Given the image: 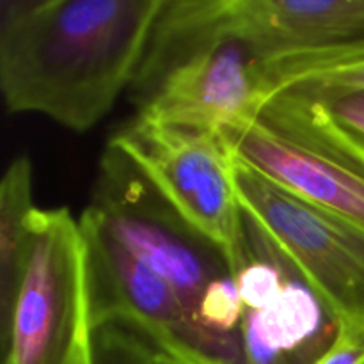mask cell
<instances>
[{
    "label": "cell",
    "mask_w": 364,
    "mask_h": 364,
    "mask_svg": "<svg viewBox=\"0 0 364 364\" xmlns=\"http://www.w3.org/2000/svg\"><path fill=\"white\" fill-rule=\"evenodd\" d=\"M295 84H306L316 89H355L364 87V57L343 66L331 68L320 73L309 75ZM294 85V84H291Z\"/></svg>",
    "instance_id": "obj_14"
},
{
    "label": "cell",
    "mask_w": 364,
    "mask_h": 364,
    "mask_svg": "<svg viewBox=\"0 0 364 364\" xmlns=\"http://www.w3.org/2000/svg\"><path fill=\"white\" fill-rule=\"evenodd\" d=\"M219 135L235 162L364 230V146L308 91L281 89Z\"/></svg>",
    "instance_id": "obj_3"
},
{
    "label": "cell",
    "mask_w": 364,
    "mask_h": 364,
    "mask_svg": "<svg viewBox=\"0 0 364 364\" xmlns=\"http://www.w3.org/2000/svg\"><path fill=\"white\" fill-rule=\"evenodd\" d=\"M166 364H178V363H174V361H173V359H169V358H167V361H166Z\"/></svg>",
    "instance_id": "obj_16"
},
{
    "label": "cell",
    "mask_w": 364,
    "mask_h": 364,
    "mask_svg": "<svg viewBox=\"0 0 364 364\" xmlns=\"http://www.w3.org/2000/svg\"><path fill=\"white\" fill-rule=\"evenodd\" d=\"M109 142L233 262L244 235V212L233 187V160L219 134L135 116Z\"/></svg>",
    "instance_id": "obj_9"
},
{
    "label": "cell",
    "mask_w": 364,
    "mask_h": 364,
    "mask_svg": "<svg viewBox=\"0 0 364 364\" xmlns=\"http://www.w3.org/2000/svg\"><path fill=\"white\" fill-rule=\"evenodd\" d=\"M160 7L162 0H2L7 110L91 130L128 91Z\"/></svg>",
    "instance_id": "obj_1"
},
{
    "label": "cell",
    "mask_w": 364,
    "mask_h": 364,
    "mask_svg": "<svg viewBox=\"0 0 364 364\" xmlns=\"http://www.w3.org/2000/svg\"><path fill=\"white\" fill-rule=\"evenodd\" d=\"M127 92L139 117L213 134L272 95L265 60L231 27L226 0H162Z\"/></svg>",
    "instance_id": "obj_2"
},
{
    "label": "cell",
    "mask_w": 364,
    "mask_h": 364,
    "mask_svg": "<svg viewBox=\"0 0 364 364\" xmlns=\"http://www.w3.org/2000/svg\"><path fill=\"white\" fill-rule=\"evenodd\" d=\"M294 85L308 91L341 130L364 146V87L316 89L306 84Z\"/></svg>",
    "instance_id": "obj_13"
},
{
    "label": "cell",
    "mask_w": 364,
    "mask_h": 364,
    "mask_svg": "<svg viewBox=\"0 0 364 364\" xmlns=\"http://www.w3.org/2000/svg\"><path fill=\"white\" fill-rule=\"evenodd\" d=\"M233 160V159H231ZM242 210L290 258L345 331L364 334V230L233 160Z\"/></svg>",
    "instance_id": "obj_8"
},
{
    "label": "cell",
    "mask_w": 364,
    "mask_h": 364,
    "mask_svg": "<svg viewBox=\"0 0 364 364\" xmlns=\"http://www.w3.org/2000/svg\"><path fill=\"white\" fill-rule=\"evenodd\" d=\"M226 11L265 60L272 95L364 57V0H226Z\"/></svg>",
    "instance_id": "obj_10"
},
{
    "label": "cell",
    "mask_w": 364,
    "mask_h": 364,
    "mask_svg": "<svg viewBox=\"0 0 364 364\" xmlns=\"http://www.w3.org/2000/svg\"><path fill=\"white\" fill-rule=\"evenodd\" d=\"M91 334L80 223L66 208H36L9 327L0 338L4 364H84Z\"/></svg>",
    "instance_id": "obj_4"
},
{
    "label": "cell",
    "mask_w": 364,
    "mask_h": 364,
    "mask_svg": "<svg viewBox=\"0 0 364 364\" xmlns=\"http://www.w3.org/2000/svg\"><path fill=\"white\" fill-rule=\"evenodd\" d=\"M89 208L124 247L176 291L199 326L198 313L210 288L233 276L230 262L110 142L100 159Z\"/></svg>",
    "instance_id": "obj_5"
},
{
    "label": "cell",
    "mask_w": 364,
    "mask_h": 364,
    "mask_svg": "<svg viewBox=\"0 0 364 364\" xmlns=\"http://www.w3.org/2000/svg\"><path fill=\"white\" fill-rule=\"evenodd\" d=\"M148 338L123 322L100 326L91 334V350L84 364H166Z\"/></svg>",
    "instance_id": "obj_12"
},
{
    "label": "cell",
    "mask_w": 364,
    "mask_h": 364,
    "mask_svg": "<svg viewBox=\"0 0 364 364\" xmlns=\"http://www.w3.org/2000/svg\"><path fill=\"white\" fill-rule=\"evenodd\" d=\"M85 242L91 331L123 322L178 364H245L242 341L196 323L176 291L105 228L92 208L78 219Z\"/></svg>",
    "instance_id": "obj_6"
},
{
    "label": "cell",
    "mask_w": 364,
    "mask_h": 364,
    "mask_svg": "<svg viewBox=\"0 0 364 364\" xmlns=\"http://www.w3.org/2000/svg\"><path fill=\"white\" fill-rule=\"evenodd\" d=\"M34 210L31 160L18 156L0 181V338L9 327Z\"/></svg>",
    "instance_id": "obj_11"
},
{
    "label": "cell",
    "mask_w": 364,
    "mask_h": 364,
    "mask_svg": "<svg viewBox=\"0 0 364 364\" xmlns=\"http://www.w3.org/2000/svg\"><path fill=\"white\" fill-rule=\"evenodd\" d=\"M230 267L244 308L245 364H318L345 333L297 267L245 212Z\"/></svg>",
    "instance_id": "obj_7"
},
{
    "label": "cell",
    "mask_w": 364,
    "mask_h": 364,
    "mask_svg": "<svg viewBox=\"0 0 364 364\" xmlns=\"http://www.w3.org/2000/svg\"><path fill=\"white\" fill-rule=\"evenodd\" d=\"M318 364H364V334L345 331Z\"/></svg>",
    "instance_id": "obj_15"
}]
</instances>
